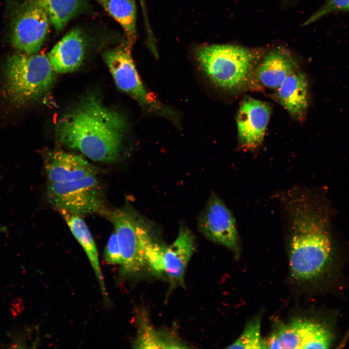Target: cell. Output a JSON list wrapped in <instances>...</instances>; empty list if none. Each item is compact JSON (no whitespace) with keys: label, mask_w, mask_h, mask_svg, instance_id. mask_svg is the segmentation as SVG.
Masks as SVG:
<instances>
[{"label":"cell","mask_w":349,"mask_h":349,"mask_svg":"<svg viewBox=\"0 0 349 349\" xmlns=\"http://www.w3.org/2000/svg\"><path fill=\"white\" fill-rule=\"evenodd\" d=\"M47 13L51 24L61 32L79 11L81 0H32Z\"/></svg>","instance_id":"obj_20"},{"label":"cell","mask_w":349,"mask_h":349,"mask_svg":"<svg viewBox=\"0 0 349 349\" xmlns=\"http://www.w3.org/2000/svg\"><path fill=\"white\" fill-rule=\"evenodd\" d=\"M197 62L216 86L231 92L250 85L258 63L256 53L248 48L228 44L206 45L195 52Z\"/></svg>","instance_id":"obj_4"},{"label":"cell","mask_w":349,"mask_h":349,"mask_svg":"<svg viewBox=\"0 0 349 349\" xmlns=\"http://www.w3.org/2000/svg\"><path fill=\"white\" fill-rule=\"evenodd\" d=\"M45 169L49 183H62L96 176L95 167L82 157L62 151L47 156Z\"/></svg>","instance_id":"obj_14"},{"label":"cell","mask_w":349,"mask_h":349,"mask_svg":"<svg viewBox=\"0 0 349 349\" xmlns=\"http://www.w3.org/2000/svg\"><path fill=\"white\" fill-rule=\"evenodd\" d=\"M298 69L294 59L287 51L273 49L257 64L250 84L253 83L275 91L289 75Z\"/></svg>","instance_id":"obj_13"},{"label":"cell","mask_w":349,"mask_h":349,"mask_svg":"<svg viewBox=\"0 0 349 349\" xmlns=\"http://www.w3.org/2000/svg\"><path fill=\"white\" fill-rule=\"evenodd\" d=\"M198 226L209 240L231 250L236 257L240 242L235 218L231 211L216 194H212L200 215Z\"/></svg>","instance_id":"obj_9"},{"label":"cell","mask_w":349,"mask_h":349,"mask_svg":"<svg viewBox=\"0 0 349 349\" xmlns=\"http://www.w3.org/2000/svg\"><path fill=\"white\" fill-rule=\"evenodd\" d=\"M58 210L85 252L97 279L102 294L108 302V295L100 266L97 249L86 224L79 215L64 210Z\"/></svg>","instance_id":"obj_17"},{"label":"cell","mask_w":349,"mask_h":349,"mask_svg":"<svg viewBox=\"0 0 349 349\" xmlns=\"http://www.w3.org/2000/svg\"><path fill=\"white\" fill-rule=\"evenodd\" d=\"M277 333L285 349H328L333 337L322 324L300 318H293L288 323L281 322Z\"/></svg>","instance_id":"obj_10"},{"label":"cell","mask_w":349,"mask_h":349,"mask_svg":"<svg viewBox=\"0 0 349 349\" xmlns=\"http://www.w3.org/2000/svg\"><path fill=\"white\" fill-rule=\"evenodd\" d=\"M266 343L268 349H282L281 342L273 331L271 333Z\"/></svg>","instance_id":"obj_24"},{"label":"cell","mask_w":349,"mask_h":349,"mask_svg":"<svg viewBox=\"0 0 349 349\" xmlns=\"http://www.w3.org/2000/svg\"><path fill=\"white\" fill-rule=\"evenodd\" d=\"M340 11H349V0H326L322 7L304 22L303 26L315 22L329 14Z\"/></svg>","instance_id":"obj_22"},{"label":"cell","mask_w":349,"mask_h":349,"mask_svg":"<svg viewBox=\"0 0 349 349\" xmlns=\"http://www.w3.org/2000/svg\"><path fill=\"white\" fill-rule=\"evenodd\" d=\"M47 196L58 210L78 215L104 214V198L96 176L62 183L48 182Z\"/></svg>","instance_id":"obj_7"},{"label":"cell","mask_w":349,"mask_h":349,"mask_svg":"<svg viewBox=\"0 0 349 349\" xmlns=\"http://www.w3.org/2000/svg\"><path fill=\"white\" fill-rule=\"evenodd\" d=\"M50 23L45 11L30 0L14 19L11 38L13 46L25 54L37 53L47 39Z\"/></svg>","instance_id":"obj_8"},{"label":"cell","mask_w":349,"mask_h":349,"mask_svg":"<svg viewBox=\"0 0 349 349\" xmlns=\"http://www.w3.org/2000/svg\"><path fill=\"white\" fill-rule=\"evenodd\" d=\"M104 259L110 264L120 265L122 261L121 254L116 235L113 231L110 236L105 248Z\"/></svg>","instance_id":"obj_23"},{"label":"cell","mask_w":349,"mask_h":349,"mask_svg":"<svg viewBox=\"0 0 349 349\" xmlns=\"http://www.w3.org/2000/svg\"><path fill=\"white\" fill-rule=\"evenodd\" d=\"M123 28L127 40L133 44L137 37L135 0H95Z\"/></svg>","instance_id":"obj_19"},{"label":"cell","mask_w":349,"mask_h":349,"mask_svg":"<svg viewBox=\"0 0 349 349\" xmlns=\"http://www.w3.org/2000/svg\"><path fill=\"white\" fill-rule=\"evenodd\" d=\"M261 319L257 316L249 321L238 338L226 348L267 349L266 341L261 336Z\"/></svg>","instance_id":"obj_21"},{"label":"cell","mask_w":349,"mask_h":349,"mask_svg":"<svg viewBox=\"0 0 349 349\" xmlns=\"http://www.w3.org/2000/svg\"><path fill=\"white\" fill-rule=\"evenodd\" d=\"M48 56L16 54L9 57L2 71V90L12 105L35 101L50 91L56 80Z\"/></svg>","instance_id":"obj_3"},{"label":"cell","mask_w":349,"mask_h":349,"mask_svg":"<svg viewBox=\"0 0 349 349\" xmlns=\"http://www.w3.org/2000/svg\"><path fill=\"white\" fill-rule=\"evenodd\" d=\"M137 332L132 347L136 349L189 348L173 332L157 329L150 323L143 311L137 317Z\"/></svg>","instance_id":"obj_18"},{"label":"cell","mask_w":349,"mask_h":349,"mask_svg":"<svg viewBox=\"0 0 349 349\" xmlns=\"http://www.w3.org/2000/svg\"><path fill=\"white\" fill-rule=\"evenodd\" d=\"M139 0L140 1L142 8L143 10V17H144L146 29H149L150 28V27L149 26V23L147 16L146 15V11L145 10L144 0Z\"/></svg>","instance_id":"obj_25"},{"label":"cell","mask_w":349,"mask_h":349,"mask_svg":"<svg viewBox=\"0 0 349 349\" xmlns=\"http://www.w3.org/2000/svg\"><path fill=\"white\" fill-rule=\"evenodd\" d=\"M267 103L247 97L241 102L237 116L239 143L242 147L254 149L262 143L271 114Z\"/></svg>","instance_id":"obj_11"},{"label":"cell","mask_w":349,"mask_h":349,"mask_svg":"<svg viewBox=\"0 0 349 349\" xmlns=\"http://www.w3.org/2000/svg\"><path fill=\"white\" fill-rule=\"evenodd\" d=\"M279 104L293 117L301 121L309 102V85L305 74L298 69L275 90Z\"/></svg>","instance_id":"obj_16"},{"label":"cell","mask_w":349,"mask_h":349,"mask_svg":"<svg viewBox=\"0 0 349 349\" xmlns=\"http://www.w3.org/2000/svg\"><path fill=\"white\" fill-rule=\"evenodd\" d=\"M282 198L291 275L298 281L310 280L324 272L331 259L327 208L313 193L302 189L290 190Z\"/></svg>","instance_id":"obj_1"},{"label":"cell","mask_w":349,"mask_h":349,"mask_svg":"<svg viewBox=\"0 0 349 349\" xmlns=\"http://www.w3.org/2000/svg\"><path fill=\"white\" fill-rule=\"evenodd\" d=\"M132 45L126 40L103 54L117 87L134 99L146 112L178 123L179 116L176 112L162 103L143 84L132 57Z\"/></svg>","instance_id":"obj_5"},{"label":"cell","mask_w":349,"mask_h":349,"mask_svg":"<svg viewBox=\"0 0 349 349\" xmlns=\"http://www.w3.org/2000/svg\"><path fill=\"white\" fill-rule=\"evenodd\" d=\"M127 125L122 114L92 93L59 119L55 130L63 145L92 160L110 163L119 157Z\"/></svg>","instance_id":"obj_2"},{"label":"cell","mask_w":349,"mask_h":349,"mask_svg":"<svg viewBox=\"0 0 349 349\" xmlns=\"http://www.w3.org/2000/svg\"><path fill=\"white\" fill-rule=\"evenodd\" d=\"M104 215L113 225L118 239L122 257L120 276H138L148 269L145 252L151 235L140 217L127 207L107 209Z\"/></svg>","instance_id":"obj_6"},{"label":"cell","mask_w":349,"mask_h":349,"mask_svg":"<svg viewBox=\"0 0 349 349\" xmlns=\"http://www.w3.org/2000/svg\"><path fill=\"white\" fill-rule=\"evenodd\" d=\"M195 248L192 233L182 226L175 240L165 246L162 256L163 273L169 281L170 289L184 287V276L187 265Z\"/></svg>","instance_id":"obj_12"},{"label":"cell","mask_w":349,"mask_h":349,"mask_svg":"<svg viewBox=\"0 0 349 349\" xmlns=\"http://www.w3.org/2000/svg\"><path fill=\"white\" fill-rule=\"evenodd\" d=\"M85 41L79 28L68 32L51 49L48 55L56 73L74 71L81 65L85 56Z\"/></svg>","instance_id":"obj_15"}]
</instances>
